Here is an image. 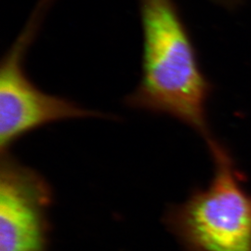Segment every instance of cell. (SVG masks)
Segmentation results:
<instances>
[{
	"mask_svg": "<svg viewBox=\"0 0 251 251\" xmlns=\"http://www.w3.org/2000/svg\"><path fill=\"white\" fill-rule=\"evenodd\" d=\"M143 31L141 78L126 96L127 107L164 115L188 126L207 142L210 85L174 0H139Z\"/></svg>",
	"mask_w": 251,
	"mask_h": 251,
	"instance_id": "6da1fadb",
	"label": "cell"
},
{
	"mask_svg": "<svg viewBox=\"0 0 251 251\" xmlns=\"http://www.w3.org/2000/svg\"><path fill=\"white\" fill-rule=\"evenodd\" d=\"M213 174L183 202L170 206L164 224L182 251H251V192L229 152L206 143Z\"/></svg>",
	"mask_w": 251,
	"mask_h": 251,
	"instance_id": "7a4b0ae2",
	"label": "cell"
},
{
	"mask_svg": "<svg viewBox=\"0 0 251 251\" xmlns=\"http://www.w3.org/2000/svg\"><path fill=\"white\" fill-rule=\"evenodd\" d=\"M56 0H38L24 29L0 64V149L9 152L25 135L51 123L79 118L105 117L71 100L46 93L28 76L25 60L48 11Z\"/></svg>",
	"mask_w": 251,
	"mask_h": 251,
	"instance_id": "3957f363",
	"label": "cell"
},
{
	"mask_svg": "<svg viewBox=\"0 0 251 251\" xmlns=\"http://www.w3.org/2000/svg\"><path fill=\"white\" fill-rule=\"evenodd\" d=\"M52 199L39 172L1 153L0 251H49Z\"/></svg>",
	"mask_w": 251,
	"mask_h": 251,
	"instance_id": "277c9868",
	"label": "cell"
},
{
	"mask_svg": "<svg viewBox=\"0 0 251 251\" xmlns=\"http://www.w3.org/2000/svg\"><path fill=\"white\" fill-rule=\"evenodd\" d=\"M219 1H223V2H231L233 0H219Z\"/></svg>",
	"mask_w": 251,
	"mask_h": 251,
	"instance_id": "5b68a950",
	"label": "cell"
}]
</instances>
